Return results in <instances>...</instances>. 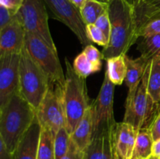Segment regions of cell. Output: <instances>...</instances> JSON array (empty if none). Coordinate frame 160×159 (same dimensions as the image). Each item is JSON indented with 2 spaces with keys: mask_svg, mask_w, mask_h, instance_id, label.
<instances>
[{
  "mask_svg": "<svg viewBox=\"0 0 160 159\" xmlns=\"http://www.w3.org/2000/svg\"><path fill=\"white\" fill-rule=\"evenodd\" d=\"M111 23L109 44L103 48V59L127 55L140 37L134 7L125 0H111L107 4Z\"/></svg>",
  "mask_w": 160,
  "mask_h": 159,
  "instance_id": "1",
  "label": "cell"
},
{
  "mask_svg": "<svg viewBox=\"0 0 160 159\" xmlns=\"http://www.w3.org/2000/svg\"><path fill=\"white\" fill-rule=\"evenodd\" d=\"M35 117L36 110L20 93L0 108V138L10 152L15 151Z\"/></svg>",
  "mask_w": 160,
  "mask_h": 159,
  "instance_id": "2",
  "label": "cell"
},
{
  "mask_svg": "<svg viewBox=\"0 0 160 159\" xmlns=\"http://www.w3.org/2000/svg\"><path fill=\"white\" fill-rule=\"evenodd\" d=\"M65 65L66 80L62 87V100L67 118L66 128L71 135L91 104L86 79L77 74L67 58Z\"/></svg>",
  "mask_w": 160,
  "mask_h": 159,
  "instance_id": "3",
  "label": "cell"
},
{
  "mask_svg": "<svg viewBox=\"0 0 160 159\" xmlns=\"http://www.w3.org/2000/svg\"><path fill=\"white\" fill-rule=\"evenodd\" d=\"M50 86L43 70L28 53L26 47L20 53L19 65V93L37 110Z\"/></svg>",
  "mask_w": 160,
  "mask_h": 159,
  "instance_id": "4",
  "label": "cell"
},
{
  "mask_svg": "<svg viewBox=\"0 0 160 159\" xmlns=\"http://www.w3.org/2000/svg\"><path fill=\"white\" fill-rule=\"evenodd\" d=\"M25 47L33 60L48 76L50 84L63 86L66 77L57 51L42 37L28 32L25 36Z\"/></svg>",
  "mask_w": 160,
  "mask_h": 159,
  "instance_id": "5",
  "label": "cell"
},
{
  "mask_svg": "<svg viewBox=\"0 0 160 159\" xmlns=\"http://www.w3.org/2000/svg\"><path fill=\"white\" fill-rule=\"evenodd\" d=\"M43 0H24L16 18L26 32L42 37L49 46L57 51L48 26V15Z\"/></svg>",
  "mask_w": 160,
  "mask_h": 159,
  "instance_id": "6",
  "label": "cell"
},
{
  "mask_svg": "<svg viewBox=\"0 0 160 159\" xmlns=\"http://www.w3.org/2000/svg\"><path fill=\"white\" fill-rule=\"evenodd\" d=\"M151 60L148 62L142 81L138 88L132 109L129 116L123 118V122L130 123L137 130L141 129H149L160 110V106L154 102L148 91Z\"/></svg>",
  "mask_w": 160,
  "mask_h": 159,
  "instance_id": "7",
  "label": "cell"
},
{
  "mask_svg": "<svg viewBox=\"0 0 160 159\" xmlns=\"http://www.w3.org/2000/svg\"><path fill=\"white\" fill-rule=\"evenodd\" d=\"M63 86L50 84L46 94L36 110V116L42 128L56 132L67 126L62 100Z\"/></svg>",
  "mask_w": 160,
  "mask_h": 159,
  "instance_id": "8",
  "label": "cell"
},
{
  "mask_svg": "<svg viewBox=\"0 0 160 159\" xmlns=\"http://www.w3.org/2000/svg\"><path fill=\"white\" fill-rule=\"evenodd\" d=\"M55 19L59 20L70 28L77 36L81 45H90L87 35L86 23L81 16V10L70 0H43Z\"/></svg>",
  "mask_w": 160,
  "mask_h": 159,
  "instance_id": "9",
  "label": "cell"
},
{
  "mask_svg": "<svg viewBox=\"0 0 160 159\" xmlns=\"http://www.w3.org/2000/svg\"><path fill=\"white\" fill-rule=\"evenodd\" d=\"M115 84L105 73L102 84L96 99L91 104L93 111L94 132L111 129L117 123L114 118L113 100Z\"/></svg>",
  "mask_w": 160,
  "mask_h": 159,
  "instance_id": "10",
  "label": "cell"
},
{
  "mask_svg": "<svg viewBox=\"0 0 160 159\" xmlns=\"http://www.w3.org/2000/svg\"><path fill=\"white\" fill-rule=\"evenodd\" d=\"M20 54L0 56V108L19 93Z\"/></svg>",
  "mask_w": 160,
  "mask_h": 159,
  "instance_id": "11",
  "label": "cell"
},
{
  "mask_svg": "<svg viewBox=\"0 0 160 159\" xmlns=\"http://www.w3.org/2000/svg\"><path fill=\"white\" fill-rule=\"evenodd\" d=\"M137 129L130 123H117L112 130V148L114 159H131Z\"/></svg>",
  "mask_w": 160,
  "mask_h": 159,
  "instance_id": "12",
  "label": "cell"
},
{
  "mask_svg": "<svg viewBox=\"0 0 160 159\" xmlns=\"http://www.w3.org/2000/svg\"><path fill=\"white\" fill-rule=\"evenodd\" d=\"M125 61L127 64L125 83L128 88V92L125 102V114L123 118H128L131 114L138 88L143 77L147 65L150 62V60H147L141 55L137 59H131L127 55H125Z\"/></svg>",
  "mask_w": 160,
  "mask_h": 159,
  "instance_id": "13",
  "label": "cell"
},
{
  "mask_svg": "<svg viewBox=\"0 0 160 159\" xmlns=\"http://www.w3.org/2000/svg\"><path fill=\"white\" fill-rule=\"evenodd\" d=\"M26 31L16 18L12 23L0 29V56L20 54L25 47Z\"/></svg>",
  "mask_w": 160,
  "mask_h": 159,
  "instance_id": "14",
  "label": "cell"
},
{
  "mask_svg": "<svg viewBox=\"0 0 160 159\" xmlns=\"http://www.w3.org/2000/svg\"><path fill=\"white\" fill-rule=\"evenodd\" d=\"M41 132L42 126L36 116L12 153V159H37Z\"/></svg>",
  "mask_w": 160,
  "mask_h": 159,
  "instance_id": "15",
  "label": "cell"
},
{
  "mask_svg": "<svg viewBox=\"0 0 160 159\" xmlns=\"http://www.w3.org/2000/svg\"><path fill=\"white\" fill-rule=\"evenodd\" d=\"M113 127L94 132L92 142L84 151V159H114L111 139Z\"/></svg>",
  "mask_w": 160,
  "mask_h": 159,
  "instance_id": "16",
  "label": "cell"
},
{
  "mask_svg": "<svg viewBox=\"0 0 160 159\" xmlns=\"http://www.w3.org/2000/svg\"><path fill=\"white\" fill-rule=\"evenodd\" d=\"M94 133L93 111L92 105L87 109L84 116L76 126L70 137L81 151H85L92 142Z\"/></svg>",
  "mask_w": 160,
  "mask_h": 159,
  "instance_id": "17",
  "label": "cell"
},
{
  "mask_svg": "<svg viewBox=\"0 0 160 159\" xmlns=\"http://www.w3.org/2000/svg\"><path fill=\"white\" fill-rule=\"evenodd\" d=\"M153 143L154 140L150 129H139L131 159H149L152 156Z\"/></svg>",
  "mask_w": 160,
  "mask_h": 159,
  "instance_id": "18",
  "label": "cell"
},
{
  "mask_svg": "<svg viewBox=\"0 0 160 159\" xmlns=\"http://www.w3.org/2000/svg\"><path fill=\"white\" fill-rule=\"evenodd\" d=\"M106 61V73H107L109 79L115 85H121L125 80L127 74L125 55L112 57Z\"/></svg>",
  "mask_w": 160,
  "mask_h": 159,
  "instance_id": "19",
  "label": "cell"
},
{
  "mask_svg": "<svg viewBox=\"0 0 160 159\" xmlns=\"http://www.w3.org/2000/svg\"><path fill=\"white\" fill-rule=\"evenodd\" d=\"M148 91L154 102L160 106V54L151 59Z\"/></svg>",
  "mask_w": 160,
  "mask_h": 159,
  "instance_id": "20",
  "label": "cell"
},
{
  "mask_svg": "<svg viewBox=\"0 0 160 159\" xmlns=\"http://www.w3.org/2000/svg\"><path fill=\"white\" fill-rule=\"evenodd\" d=\"M107 4H104L97 0H86L81 9V13L84 23L87 24L95 23L97 19L107 11Z\"/></svg>",
  "mask_w": 160,
  "mask_h": 159,
  "instance_id": "21",
  "label": "cell"
},
{
  "mask_svg": "<svg viewBox=\"0 0 160 159\" xmlns=\"http://www.w3.org/2000/svg\"><path fill=\"white\" fill-rule=\"evenodd\" d=\"M54 139L55 134L51 130L42 128L37 159H56Z\"/></svg>",
  "mask_w": 160,
  "mask_h": 159,
  "instance_id": "22",
  "label": "cell"
},
{
  "mask_svg": "<svg viewBox=\"0 0 160 159\" xmlns=\"http://www.w3.org/2000/svg\"><path fill=\"white\" fill-rule=\"evenodd\" d=\"M137 49L141 53V56L147 60H151L160 51V34L142 37L138 44Z\"/></svg>",
  "mask_w": 160,
  "mask_h": 159,
  "instance_id": "23",
  "label": "cell"
},
{
  "mask_svg": "<svg viewBox=\"0 0 160 159\" xmlns=\"http://www.w3.org/2000/svg\"><path fill=\"white\" fill-rule=\"evenodd\" d=\"M73 68L77 74L81 77L86 78L92 75V73L98 72L101 68L98 67L97 65H94L90 60L87 58L84 52H81L73 60Z\"/></svg>",
  "mask_w": 160,
  "mask_h": 159,
  "instance_id": "24",
  "label": "cell"
},
{
  "mask_svg": "<svg viewBox=\"0 0 160 159\" xmlns=\"http://www.w3.org/2000/svg\"><path fill=\"white\" fill-rule=\"evenodd\" d=\"M135 15L138 32L140 28L152 17L160 13V0H154L148 4L136 8Z\"/></svg>",
  "mask_w": 160,
  "mask_h": 159,
  "instance_id": "25",
  "label": "cell"
},
{
  "mask_svg": "<svg viewBox=\"0 0 160 159\" xmlns=\"http://www.w3.org/2000/svg\"><path fill=\"white\" fill-rule=\"evenodd\" d=\"M71 137L66 127H62L55 135L54 147L56 159H60L68 152Z\"/></svg>",
  "mask_w": 160,
  "mask_h": 159,
  "instance_id": "26",
  "label": "cell"
},
{
  "mask_svg": "<svg viewBox=\"0 0 160 159\" xmlns=\"http://www.w3.org/2000/svg\"><path fill=\"white\" fill-rule=\"evenodd\" d=\"M160 34V13L152 17L139 30V36L148 37Z\"/></svg>",
  "mask_w": 160,
  "mask_h": 159,
  "instance_id": "27",
  "label": "cell"
},
{
  "mask_svg": "<svg viewBox=\"0 0 160 159\" xmlns=\"http://www.w3.org/2000/svg\"><path fill=\"white\" fill-rule=\"evenodd\" d=\"M86 31H87L88 37L91 41L94 42L100 46L104 47V48L107 46L109 44V39L95 23L87 24Z\"/></svg>",
  "mask_w": 160,
  "mask_h": 159,
  "instance_id": "28",
  "label": "cell"
},
{
  "mask_svg": "<svg viewBox=\"0 0 160 159\" xmlns=\"http://www.w3.org/2000/svg\"><path fill=\"white\" fill-rule=\"evenodd\" d=\"M83 52L94 65L102 68V60L103 59V56L102 53L100 52L98 48L92 45H88L87 46L84 47Z\"/></svg>",
  "mask_w": 160,
  "mask_h": 159,
  "instance_id": "29",
  "label": "cell"
},
{
  "mask_svg": "<svg viewBox=\"0 0 160 159\" xmlns=\"http://www.w3.org/2000/svg\"><path fill=\"white\" fill-rule=\"evenodd\" d=\"M95 24L102 31L106 36L109 41V37H110V33H111V23L110 20H109V13L108 12H105L104 13L102 14L97 20L95 21Z\"/></svg>",
  "mask_w": 160,
  "mask_h": 159,
  "instance_id": "30",
  "label": "cell"
},
{
  "mask_svg": "<svg viewBox=\"0 0 160 159\" xmlns=\"http://www.w3.org/2000/svg\"><path fill=\"white\" fill-rule=\"evenodd\" d=\"M14 17L15 14L0 5V29L12 23L14 20Z\"/></svg>",
  "mask_w": 160,
  "mask_h": 159,
  "instance_id": "31",
  "label": "cell"
},
{
  "mask_svg": "<svg viewBox=\"0 0 160 159\" xmlns=\"http://www.w3.org/2000/svg\"><path fill=\"white\" fill-rule=\"evenodd\" d=\"M60 159H84V152L81 151L71 140L68 152Z\"/></svg>",
  "mask_w": 160,
  "mask_h": 159,
  "instance_id": "32",
  "label": "cell"
},
{
  "mask_svg": "<svg viewBox=\"0 0 160 159\" xmlns=\"http://www.w3.org/2000/svg\"><path fill=\"white\" fill-rule=\"evenodd\" d=\"M23 1L24 0H0V5L16 14L21 8Z\"/></svg>",
  "mask_w": 160,
  "mask_h": 159,
  "instance_id": "33",
  "label": "cell"
},
{
  "mask_svg": "<svg viewBox=\"0 0 160 159\" xmlns=\"http://www.w3.org/2000/svg\"><path fill=\"white\" fill-rule=\"evenodd\" d=\"M149 129L154 142L156 141V140H159L160 139V110L159 112H158L156 118H155L153 123H152Z\"/></svg>",
  "mask_w": 160,
  "mask_h": 159,
  "instance_id": "34",
  "label": "cell"
},
{
  "mask_svg": "<svg viewBox=\"0 0 160 159\" xmlns=\"http://www.w3.org/2000/svg\"><path fill=\"white\" fill-rule=\"evenodd\" d=\"M12 153L6 147L3 140L0 138V159H12Z\"/></svg>",
  "mask_w": 160,
  "mask_h": 159,
  "instance_id": "35",
  "label": "cell"
},
{
  "mask_svg": "<svg viewBox=\"0 0 160 159\" xmlns=\"http://www.w3.org/2000/svg\"><path fill=\"white\" fill-rule=\"evenodd\" d=\"M152 156L160 158V139L155 141L153 143Z\"/></svg>",
  "mask_w": 160,
  "mask_h": 159,
  "instance_id": "36",
  "label": "cell"
},
{
  "mask_svg": "<svg viewBox=\"0 0 160 159\" xmlns=\"http://www.w3.org/2000/svg\"><path fill=\"white\" fill-rule=\"evenodd\" d=\"M73 5H74L76 7H78V9L81 10V9L82 8V6H84V4L85 3L86 0H70Z\"/></svg>",
  "mask_w": 160,
  "mask_h": 159,
  "instance_id": "37",
  "label": "cell"
},
{
  "mask_svg": "<svg viewBox=\"0 0 160 159\" xmlns=\"http://www.w3.org/2000/svg\"><path fill=\"white\" fill-rule=\"evenodd\" d=\"M152 1H154V0H138V2L137 6H136L134 9H136V8L141 7V6H145V5L148 4V3L152 2Z\"/></svg>",
  "mask_w": 160,
  "mask_h": 159,
  "instance_id": "38",
  "label": "cell"
},
{
  "mask_svg": "<svg viewBox=\"0 0 160 159\" xmlns=\"http://www.w3.org/2000/svg\"><path fill=\"white\" fill-rule=\"evenodd\" d=\"M125 1H126L128 4H130L131 6H132L133 7L135 8L136 6H137L138 0H125Z\"/></svg>",
  "mask_w": 160,
  "mask_h": 159,
  "instance_id": "39",
  "label": "cell"
},
{
  "mask_svg": "<svg viewBox=\"0 0 160 159\" xmlns=\"http://www.w3.org/2000/svg\"><path fill=\"white\" fill-rule=\"evenodd\" d=\"M97 1L100 2H102V3H104V4H108V3H109L111 0H97Z\"/></svg>",
  "mask_w": 160,
  "mask_h": 159,
  "instance_id": "40",
  "label": "cell"
},
{
  "mask_svg": "<svg viewBox=\"0 0 160 159\" xmlns=\"http://www.w3.org/2000/svg\"><path fill=\"white\" fill-rule=\"evenodd\" d=\"M150 159H160L159 157H153V156H152L151 157H150Z\"/></svg>",
  "mask_w": 160,
  "mask_h": 159,
  "instance_id": "41",
  "label": "cell"
},
{
  "mask_svg": "<svg viewBox=\"0 0 160 159\" xmlns=\"http://www.w3.org/2000/svg\"><path fill=\"white\" fill-rule=\"evenodd\" d=\"M158 54H160V51H159V53H158Z\"/></svg>",
  "mask_w": 160,
  "mask_h": 159,
  "instance_id": "42",
  "label": "cell"
},
{
  "mask_svg": "<svg viewBox=\"0 0 160 159\" xmlns=\"http://www.w3.org/2000/svg\"><path fill=\"white\" fill-rule=\"evenodd\" d=\"M149 159H150V158H149Z\"/></svg>",
  "mask_w": 160,
  "mask_h": 159,
  "instance_id": "43",
  "label": "cell"
}]
</instances>
